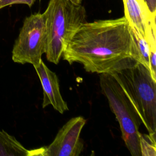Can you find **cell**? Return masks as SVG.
Returning <instances> with one entry per match:
<instances>
[{
    "label": "cell",
    "instance_id": "3957f363",
    "mask_svg": "<svg viewBox=\"0 0 156 156\" xmlns=\"http://www.w3.org/2000/svg\"><path fill=\"white\" fill-rule=\"evenodd\" d=\"M46 19V57L55 65L79 28L86 21V11L76 0H49L43 13Z\"/></svg>",
    "mask_w": 156,
    "mask_h": 156
},
{
    "label": "cell",
    "instance_id": "5b68a950",
    "mask_svg": "<svg viewBox=\"0 0 156 156\" xmlns=\"http://www.w3.org/2000/svg\"><path fill=\"white\" fill-rule=\"evenodd\" d=\"M47 43L46 19L40 12L26 17L16 39L12 58L14 62L37 66L45 54Z\"/></svg>",
    "mask_w": 156,
    "mask_h": 156
},
{
    "label": "cell",
    "instance_id": "8992f818",
    "mask_svg": "<svg viewBox=\"0 0 156 156\" xmlns=\"http://www.w3.org/2000/svg\"><path fill=\"white\" fill-rule=\"evenodd\" d=\"M82 116L71 118L58 130L53 141L47 146L29 150V156H78L83 149L80 138L86 123Z\"/></svg>",
    "mask_w": 156,
    "mask_h": 156
},
{
    "label": "cell",
    "instance_id": "277c9868",
    "mask_svg": "<svg viewBox=\"0 0 156 156\" xmlns=\"http://www.w3.org/2000/svg\"><path fill=\"white\" fill-rule=\"evenodd\" d=\"M102 94L108 100L110 108L119 122L122 138L132 156H141L139 127L141 119L115 77L109 73L100 74Z\"/></svg>",
    "mask_w": 156,
    "mask_h": 156
},
{
    "label": "cell",
    "instance_id": "9a60e30c",
    "mask_svg": "<svg viewBox=\"0 0 156 156\" xmlns=\"http://www.w3.org/2000/svg\"><path fill=\"white\" fill-rule=\"evenodd\" d=\"M76 1H78L79 2H81V3H82V0H76Z\"/></svg>",
    "mask_w": 156,
    "mask_h": 156
},
{
    "label": "cell",
    "instance_id": "9c48e42d",
    "mask_svg": "<svg viewBox=\"0 0 156 156\" xmlns=\"http://www.w3.org/2000/svg\"><path fill=\"white\" fill-rule=\"evenodd\" d=\"M130 31L132 40V57L133 59L143 65L150 71V49L147 40L132 26H130Z\"/></svg>",
    "mask_w": 156,
    "mask_h": 156
},
{
    "label": "cell",
    "instance_id": "4fadbf2b",
    "mask_svg": "<svg viewBox=\"0 0 156 156\" xmlns=\"http://www.w3.org/2000/svg\"><path fill=\"white\" fill-rule=\"evenodd\" d=\"M35 1V0H0V9L6 6L17 4H26L29 7H31Z\"/></svg>",
    "mask_w": 156,
    "mask_h": 156
},
{
    "label": "cell",
    "instance_id": "8fae6325",
    "mask_svg": "<svg viewBox=\"0 0 156 156\" xmlns=\"http://www.w3.org/2000/svg\"><path fill=\"white\" fill-rule=\"evenodd\" d=\"M139 144L141 156H155V136L139 132Z\"/></svg>",
    "mask_w": 156,
    "mask_h": 156
},
{
    "label": "cell",
    "instance_id": "52a82bcc",
    "mask_svg": "<svg viewBox=\"0 0 156 156\" xmlns=\"http://www.w3.org/2000/svg\"><path fill=\"white\" fill-rule=\"evenodd\" d=\"M124 17L147 41L155 40V14L151 13L144 0H122Z\"/></svg>",
    "mask_w": 156,
    "mask_h": 156
},
{
    "label": "cell",
    "instance_id": "6da1fadb",
    "mask_svg": "<svg viewBox=\"0 0 156 156\" xmlns=\"http://www.w3.org/2000/svg\"><path fill=\"white\" fill-rule=\"evenodd\" d=\"M129 24L121 17L85 22L67 44L62 57L82 64L93 73H111L132 59Z\"/></svg>",
    "mask_w": 156,
    "mask_h": 156
},
{
    "label": "cell",
    "instance_id": "7a4b0ae2",
    "mask_svg": "<svg viewBox=\"0 0 156 156\" xmlns=\"http://www.w3.org/2000/svg\"><path fill=\"white\" fill-rule=\"evenodd\" d=\"M110 74L121 86L148 133L155 136L156 81L150 71L132 59Z\"/></svg>",
    "mask_w": 156,
    "mask_h": 156
},
{
    "label": "cell",
    "instance_id": "30bf717a",
    "mask_svg": "<svg viewBox=\"0 0 156 156\" xmlns=\"http://www.w3.org/2000/svg\"><path fill=\"white\" fill-rule=\"evenodd\" d=\"M0 156H29V150L13 136L0 130Z\"/></svg>",
    "mask_w": 156,
    "mask_h": 156
},
{
    "label": "cell",
    "instance_id": "7c38bea8",
    "mask_svg": "<svg viewBox=\"0 0 156 156\" xmlns=\"http://www.w3.org/2000/svg\"><path fill=\"white\" fill-rule=\"evenodd\" d=\"M149 66L152 78L156 81V46H149Z\"/></svg>",
    "mask_w": 156,
    "mask_h": 156
},
{
    "label": "cell",
    "instance_id": "ba28073f",
    "mask_svg": "<svg viewBox=\"0 0 156 156\" xmlns=\"http://www.w3.org/2000/svg\"><path fill=\"white\" fill-rule=\"evenodd\" d=\"M34 68L39 77L43 91L42 107L45 108L51 105L61 114L68 110V105L60 93L59 81L57 74L48 68L42 59Z\"/></svg>",
    "mask_w": 156,
    "mask_h": 156
},
{
    "label": "cell",
    "instance_id": "5bb4252c",
    "mask_svg": "<svg viewBox=\"0 0 156 156\" xmlns=\"http://www.w3.org/2000/svg\"><path fill=\"white\" fill-rule=\"evenodd\" d=\"M151 13H156V0H144Z\"/></svg>",
    "mask_w": 156,
    "mask_h": 156
}]
</instances>
